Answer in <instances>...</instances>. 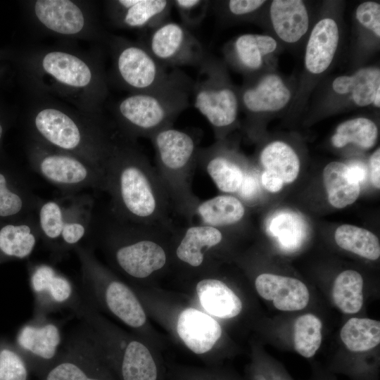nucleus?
I'll list each match as a JSON object with an SVG mask.
<instances>
[{"instance_id":"f257e3e1","label":"nucleus","mask_w":380,"mask_h":380,"mask_svg":"<svg viewBox=\"0 0 380 380\" xmlns=\"http://www.w3.org/2000/svg\"><path fill=\"white\" fill-rule=\"evenodd\" d=\"M110 214L143 226L172 229V210L155 167L131 139L112 140L103 167Z\"/></svg>"},{"instance_id":"f03ea898","label":"nucleus","mask_w":380,"mask_h":380,"mask_svg":"<svg viewBox=\"0 0 380 380\" xmlns=\"http://www.w3.org/2000/svg\"><path fill=\"white\" fill-rule=\"evenodd\" d=\"M174 229L134 224L110 214L96 230L113 267L133 280H144L167 265Z\"/></svg>"},{"instance_id":"7ed1b4c3","label":"nucleus","mask_w":380,"mask_h":380,"mask_svg":"<svg viewBox=\"0 0 380 380\" xmlns=\"http://www.w3.org/2000/svg\"><path fill=\"white\" fill-rule=\"evenodd\" d=\"M194 81L174 68L159 87L135 92L122 99L117 107L120 123L129 138H150L160 129L173 126L189 106Z\"/></svg>"},{"instance_id":"20e7f679","label":"nucleus","mask_w":380,"mask_h":380,"mask_svg":"<svg viewBox=\"0 0 380 380\" xmlns=\"http://www.w3.org/2000/svg\"><path fill=\"white\" fill-rule=\"evenodd\" d=\"M149 139L155 152L154 167L172 209L191 223L200 201L192 191L199 148L198 137L171 126L160 129Z\"/></svg>"},{"instance_id":"39448f33","label":"nucleus","mask_w":380,"mask_h":380,"mask_svg":"<svg viewBox=\"0 0 380 380\" xmlns=\"http://www.w3.org/2000/svg\"><path fill=\"white\" fill-rule=\"evenodd\" d=\"M94 201L88 194H69L49 200L41 199L35 211L40 237L53 261L81 244L93 223Z\"/></svg>"},{"instance_id":"423d86ee","label":"nucleus","mask_w":380,"mask_h":380,"mask_svg":"<svg viewBox=\"0 0 380 380\" xmlns=\"http://www.w3.org/2000/svg\"><path fill=\"white\" fill-rule=\"evenodd\" d=\"M73 250L80 263L86 300L131 328L143 327L146 314L134 291L97 260L91 247L80 244Z\"/></svg>"},{"instance_id":"0eeeda50","label":"nucleus","mask_w":380,"mask_h":380,"mask_svg":"<svg viewBox=\"0 0 380 380\" xmlns=\"http://www.w3.org/2000/svg\"><path fill=\"white\" fill-rule=\"evenodd\" d=\"M198 68L192 87L193 104L210 123L216 137L221 139L237 120L239 94L220 59L207 53Z\"/></svg>"},{"instance_id":"6e6552de","label":"nucleus","mask_w":380,"mask_h":380,"mask_svg":"<svg viewBox=\"0 0 380 380\" xmlns=\"http://www.w3.org/2000/svg\"><path fill=\"white\" fill-rule=\"evenodd\" d=\"M33 127L44 145L80 156L103 172L112 140L103 133L87 130L65 113L52 108L39 110Z\"/></svg>"},{"instance_id":"1a4fd4ad","label":"nucleus","mask_w":380,"mask_h":380,"mask_svg":"<svg viewBox=\"0 0 380 380\" xmlns=\"http://www.w3.org/2000/svg\"><path fill=\"white\" fill-rule=\"evenodd\" d=\"M29 160L36 173L65 192L84 188L103 191L102 170L80 156L35 144L30 149Z\"/></svg>"},{"instance_id":"9d476101","label":"nucleus","mask_w":380,"mask_h":380,"mask_svg":"<svg viewBox=\"0 0 380 380\" xmlns=\"http://www.w3.org/2000/svg\"><path fill=\"white\" fill-rule=\"evenodd\" d=\"M39 380H115L90 331L70 337L54 364Z\"/></svg>"},{"instance_id":"9b49d317","label":"nucleus","mask_w":380,"mask_h":380,"mask_svg":"<svg viewBox=\"0 0 380 380\" xmlns=\"http://www.w3.org/2000/svg\"><path fill=\"white\" fill-rule=\"evenodd\" d=\"M144 46L164 67H198L207 53L202 43L182 23L167 20L150 30Z\"/></svg>"},{"instance_id":"f8f14e48","label":"nucleus","mask_w":380,"mask_h":380,"mask_svg":"<svg viewBox=\"0 0 380 380\" xmlns=\"http://www.w3.org/2000/svg\"><path fill=\"white\" fill-rule=\"evenodd\" d=\"M59 324L48 317H32L18 329L14 344L38 379L54 364L62 350Z\"/></svg>"},{"instance_id":"ddd939ff","label":"nucleus","mask_w":380,"mask_h":380,"mask_svg":"<svg viewBox=\"0 0 380 380\" xmlns=\"http://www.w3.org/2000/svg\"><path fill=\"white\" fill-rule=\"evenodd\" d=\"M27 272L34 296L33 317H48L66 308L74 311L82 301L72 281L51 265L29 262Z\"/></svg>"},{"instance_id":"4468645a","label":"nucleus","mask_w":380,"mask_h":380,"mask_svg":"<svg viewBox=\"0 0 380 380\" xmlns=\"http://www.w3.org/2000/svg\"><path fill=\"white\" fill-rule=\"evenodd\" d=\"M115 59L119 77L134 93L153 89L170 75L144 44L124 42L118 46Z\"/></svg>"},{"instance_id":"2eb2a0df","label":"nucleus","mask_w":380,"mask_h":380,"mask_svg":"<svg viewBox=\"0 0 380 380\" xmlns=\"http://www.w3.org/2000/svg\"><path fill=\"white\" fill-rule=\"evenodd\" d=\"M222 229L201 224L175 228L170 255L183 267L199 270L208 265V257L224 241Z\"/></svg>"},{"instance_id":"dca6fc26","label":"nucleus","mask_w":380,"mask_h":380,"mask_svg":"<svg viewBox=\"0 0 380 380\" xmlns=\"http://www.w3.org/2000/svg\"><path fill=\"white\" fill-rule=\"evenodd\" d=\"M40 201L20 172L0 159V221L16 220L34 213Z\"/></svg>"},{"instance_id":"f3484780","label":"nucleus","mask_w":380,"mask_h":380,"mask_svg":"<svg viewBox=\"0 0 380 380\" xmlns=\"http://www.w3.org/2000/svg\"><path fill=\"white\" fill-rule=\"evenodd\" d=\"M176 330L184 345L198 355L212 350L222 333L220 324L213 316L191 307L179 312Z\"/></svg>"},{"instance_id":"a211bd4d","label":"nucleus","mask_w":380,"mask_h":380,"mask_svg":"<svg viewBox=\"0 0 380 380\" xmlns=\"http://www.w3.org/2000/svg\"><path fill=\"white\" fill-rule=\"evenodd\" d=\"M240 106L250 115L276 112L287 106L291 92L276 74H267L239 92Z\"/></svg>"},{"instance_id":"6ab92c4d","label":"nucleus","mask_w":380,"mask_h":380,"mask_svg":"<svg viewBox=\"0 0 380 380\" xmlns=\"http://www.w3.org/2000/svg\"><path fill=\"white\" fill-rule=\"evenodd\" d=\"M40 239L35 213L16 220L0 221V265L29 258Z\"/></svg>"},{"instance_id":"aec40b11","label":"nucleus","mask_w":380,"mask_h":380,"mask_svg":"<svg viewBox=\"0 0 380 380\" xmlns=\"http://www.w3.org/2000/svg\"><path fill=\"white\" fill-rule=\"evenodd\" d=\"M258 293L281 311L305 308L310 299L309 291L298 279L270 273L259 274L255 280Z\"/></svg>"},{"instance_id":"412c9836","label":"nucleus","mask_w":380,"mask_h":380,"mask_svg":"<svg viewBox=\"0 0 380 380\" xmlns=\"http://www.w3.org/2000/svg\"><path fill=\"white\" fill-rule=\"evenodd\" d=\"M339 29L336 20L326 17L312 27L305 53V66L312 75L325 72L332 63L338 49Z\"/></svg>"},{"instance_id":"4be33fe9","label":"nucleus","mask_w":380,"mask_h":380,"mask_svg":"<svg viewBox=\"0 0 380 380\" xmlns=\"http://www.w3.org/2000/svg\"><path fill=\"white\" fill-rule=\"evenodd\" d=\"M277 47V41L271 36L260 34H243L236 37L224 49L227 61L233 67L246 73L259 70L265 57Z\"/></svg>"},{"instance_id":"5701e85b","label":"nucleus","mask_w":380,"mask_h":380,"mask_svg":"<svg viewBox=\"0 0 380 380\" xmlns=\"http://www.w3.org/2000/svg\"><path fill=\"white\" fill-rule=\"evenodd\" d=\"M197 165L206 172L217 189L224 193L238 191L246 174L236 160L224 151L220 143L199 147Z\"/></svg>"},{"instance_id":"b1692460","label":"nucleus","mask_w":380,"mask_h":380,"mask_svg":"<svg viewBox=\"0 0 380 380\" xmlns=\"http://www.w3.org/2000/svg\"><path fill=\"white\" fill-rule=\"evenodd\" d=\"M112 3L118 23L137 29L151 30L169 20L173 6L170 0H119Z\"/></svg>"},{"instance_id":"393cba45","label":"nucleus","mask_w":380,"mask_h":380,"mask_svg":"<svg viewBox=\"0 0 380 380\" xmlns=\"http://www.w3.org/2000/svg\"><path fill=\"white\" fill-rule=\"evenodd\" d=\"M34 11L38 20L49 30L63 35L80 32L85 25L81 8L69 0H38Z\"/></svg>"},{"instance_id":"a878e982","label":"nucleus","mask_w":380,"mask_h":380,"mask_svg":"<svg viewBox=\"0 0 380 380\" xmlns=\"http://www.w3.org/2000/svg\"><path fill=\"white\" fill-rule=\"evenodd\" d=\"M270 16L277 35L289 44L298 42L309 29V13L300 0L272 1Z\"/></svg>"},{"instance_id":"bb28decb","label":"nucleus","mask_w":380,"mask_h":380,"mask_svg":"<svg viewBox=\"0 0 380 380\" xmlns=\"http://www.w3.org/2000/svg\"><path fill=\"white\" fill-rule=\"evenodd\" d=\"M196 292L201 306L211 316L232 319L242 310L239 296L220 279H201L196 284Z\"/></svg>"},{"instance_id":"cd10ccee","label":"nucleus","mask_w":380,"mask_h":380,"mask_svg":"<svg viewBox=\"0 0 380 380\" xmlns=\"http://www.w3.org/2000/svg\"><path fill=\"white\" fill-rule=\"evenodd\" d=\"M42 66L56 80L72 87H87L94 77L91 69L83 60L66 52L54 51L46 53Z\"/></svg>"},{"instance_id":"c85d7f7f","label":"nucleus","mask_w":380,"mask_h":380,"mask_svg":"<svg viewBox=\"0 0 380 380\" xmlns=\"http://www.w3.org/2000/svg\"><path fill=\"white\" fill-rule=\"evenodd\" d=\"M245 214V207L238 198L232 195H218L199 201L194 217L198 219V224L222 230L239 223Z\"/></svg>"},{"instance_id":"c756f323","label":"nucleus","mask_w":380,"mask_h":380,"mask_svg":"<svg viewBox=\"0 0 380 380\" xmlns=\"http://www.w3.org/2000/svg\"><path fill=\"white\" fill-rule=\"evenodd\" d=\"M323 182L328 201L336 208L353 203L360 195V184L343 163L334 161L327 165L323 170Z\"/></svg>"},{"instance_id":"7c9ffc66","label":"nucleus","mask_w":380,"mask_h":380,"mask_svg":"<svg viewBox=\"0 0 380 380\" xmlns=\"http://www.w3.org/2000/svg\"><path fill=\"white\" fill-rule=\"evenodd\" d=\"M332 89L340 95L350 94L353 102L359 107L369 106L380 89V70L378 68L367 67L353 75L337 77L332 82Z\"/></svg>"},{"instance_id":"2f4dec72","label":"nucleus","mask_w":380,"mask_h":380,"mask_svg":"<svg viewBox=\"0 0 380 380\" xmlns=\"http://www.w3.org/2000/svg\"><path fill=\"white\" fill-rule=\"evenodd\" d=\"M260 161L264 170L277 175L284 184L294 182L300 171L296 153L289 144L280 141L267 144L260 153Z\"/></svg>"},{"instance_id":"473e14b6","label":"nucleus","mask_w":380,"mask_h":380,"mask_svg":"<svg viewBox=\"0 0 380 380\" xmlns=\"http://www.w3.org/2000/svg\"><path fill=\"white\" fill-rule=\"evenodd\" d=\"M340 337L350 351L370 350L380 343V322L369 318L352 317L341 328Z\"/></svg>"},{"instance_id":"72a5a7b5","label":"nucleus","mask_w":380,"mask_h":380,"mask_svg":"<svg viewBox=\"0 0 380 380\" xmlns=\"http://www.w3.org/2000/svg\"><path fill=\"white\" fill-rule=\"evenodd\" d=\"M334 239L339 247L362 258L376 260L380 256L379 239L366 229L343 224L336 229Z\"/></svg>"},{"instance_id":"f704fd0d","label":"nucleus","mask_w":380,"mask_h":380,"mask_svg":"<svg viewBox=\"0 0 380 380\" xmlns=\"http://www.w3.org/2000/svg\"><path fill=\"white\" fill-rule=\"evenodd\" d=\"M363 279L357 271L347 270L335 279L332 298L337 308L344 313L358 312L363 305Z\"/></svg>"},{"instance_id":"c9c22d12","label":"nucleus","mask_w":380,"mask_h":380,"mask_svg":"<svg viewBox=\"0 0 380 380\" xmlns=\"http://www.w3.org/2000/svg\"><path fill=\"white\" fill-rule=\"evenodd\" d=\"M378 128L370 119L359 117L341 123L331 137V144L336 148H343L353 143L369 149L376 143Z\"/></svg>"},{"instance_id":"e433bc0d","label":"nucleus","mask_w":380,"mask_h":380,"mask_svg":"<svg viewBox=\"0 0 380 380\" xmlns=\"http://www.w3.org/2000/svg\"><path fill=\"white\" fill-rule=\"evenodd\" d=\"M321 320L313 314L298 317L293 325V345L300 355L309 358L319 348L322 343Z\"/></svg>"},{"instance_id":"4c0bfd02","label":"nucleus","mask_w":380,"mask_h":380,"mask_svg":"<svg viewBox=\"0 0 380 380\" xmlns=\"http://www.w3.org/2000/svg\"><path fill=\"white\" fill-rule=\"evenodd\" d=\"M30 368L14 343L0 338V380H30Z\"/></svg>"},{"instance_id":"58836bf2","label":"nucleus","mask_w":380,"mask_h":380,"mask_svg":"<svg viewBox=\"0 0 380 380\" xmlns=\"http://www.w3.org/2000/svg\"><path fill=\"white\" fill-rule=\"evenodd\" d=\"M273 217L270 230L283 244H292V241L297 243L303 236L304 224L298 217L289 213H281Z\"/></svg>"},{"instance_id":"ea45409f","label":"nucleus","mask_w":380,"mask_h":380,"mask_svg":"<svg viewBox=\"0 0 380 380\" xmlns=\"http://www.w3.org/2000/svg\"><path fill=\"white\" fill-rule=\"evenodd\" d=\"M266 3L263 0H230L211 1L215 12L222 18L247 19L255 15Z\"/></svg>"},{"instance_id":"a19ab883","label":"nucleus","mask_w":380,"mask_h":380,"mask_svg":"<svg viewBox=\"0 0 380 380\" xmlns=\"http://www.w3.org/2000/svg\"><path fill=\"white\" fill-rule=\"evenodd\" d=\"M172 3L182 24L189 30L201 25L211 5V1L207 0H175Z\"/></svg>"},{"instance_id":"79ce46f5","label":"nucleus","mask_w":380,"mask_h":380,"mask_svg":"<svg viewBox=\"0 0 380 380\" xmlns=\"http://www.w3.org/2000/svg\"><path fill=\"white\" fill-rule=\"evenodd\" d=\"M355 18L358 23L370 30L378 38L380 37V4L376 1H365L356 8Z\"/></svg>"},{"instance_id":"37998d69","label":"nucleus","mask_w":380,"mask_h":380,"mask_svg":"<svg viewBox=\"0 0 380 380\" xmlns=\"http://www.w3.org/2000/svg\"><path fill=\"white\" fill-rule=\"evenodd\" d=\"M258 191V185L256 179L253 175L246 173L237 192L241 197L248 200L253 198Z\"/></svg>"},{"instance_id":"c03bdc74","label":"nucleus","mask_w":380,"mask_h":380,"mask_svg":"<svg viewBox=\"0 0 380 380\" xmlns=\"http://www.w3.org/2000/svg\"><path fill=\"white\" fill-rule=\"evenodd\" d=\"M261 182L266 190L272 193L280 191L284 185L279 177L267 170H264L262 174Z\"/></svg>"},{"instance_id":"a18cd8bd","label":"nucleus","mask_w":380,"mask_h":380,"mask_svg":"<svg viewBox=\"0 0 380 380\" xmlns=\"http://www.w3.org/2000/svg\"><path fill=\"white\" fill-rule=\"evenodd\" d=\"M371 179L373 185L380 188V149L378 148L370 157L369 159Z\"/></svg>"},{"instance_id":"49530a36","label":"nucleus","mask_w":380,"mask_h":380,"mask_svg":"<svg viewBox=\"0 0 380 380\" xmlns=\"http://www.w3.org/2000/svg\"><path fill=\"white\" fill-rule=\"evenodd\" d=\"M347 165L352 176L360 184L367 178V168L362 162L354 161Z\"/></svg>"},{"instance_id":"de8ad7c7","label":"nucleus","mask_w":380,"mask_h":380,"mask_svg":"<svg viewBox=\"0 0 380 380\" xmlns=\"http://www.w3.org/2000/svg\"><path fill=\"white\" fill-rule=\"evenodd\" d=\"M379 95H380V89H379L376 92V94L374 96V101L372 103V104H374V106L378 108H379V106H380Z\"/></svg>"},{"instance_id":"09e8293b","label":"nucleus","mask_w":380,"mask_h":380,"mask_svg":"<svg viewBox=\"0 0 380 380\" xmlns=\"http://www.w3.org/2000/svg\"><path fill=\"white\" fill-rule=\"evenodd\" d=\"M4 133H5V125L4 122L1 120H0V146L2 142Z\"/></svg>"}]
</instances>
